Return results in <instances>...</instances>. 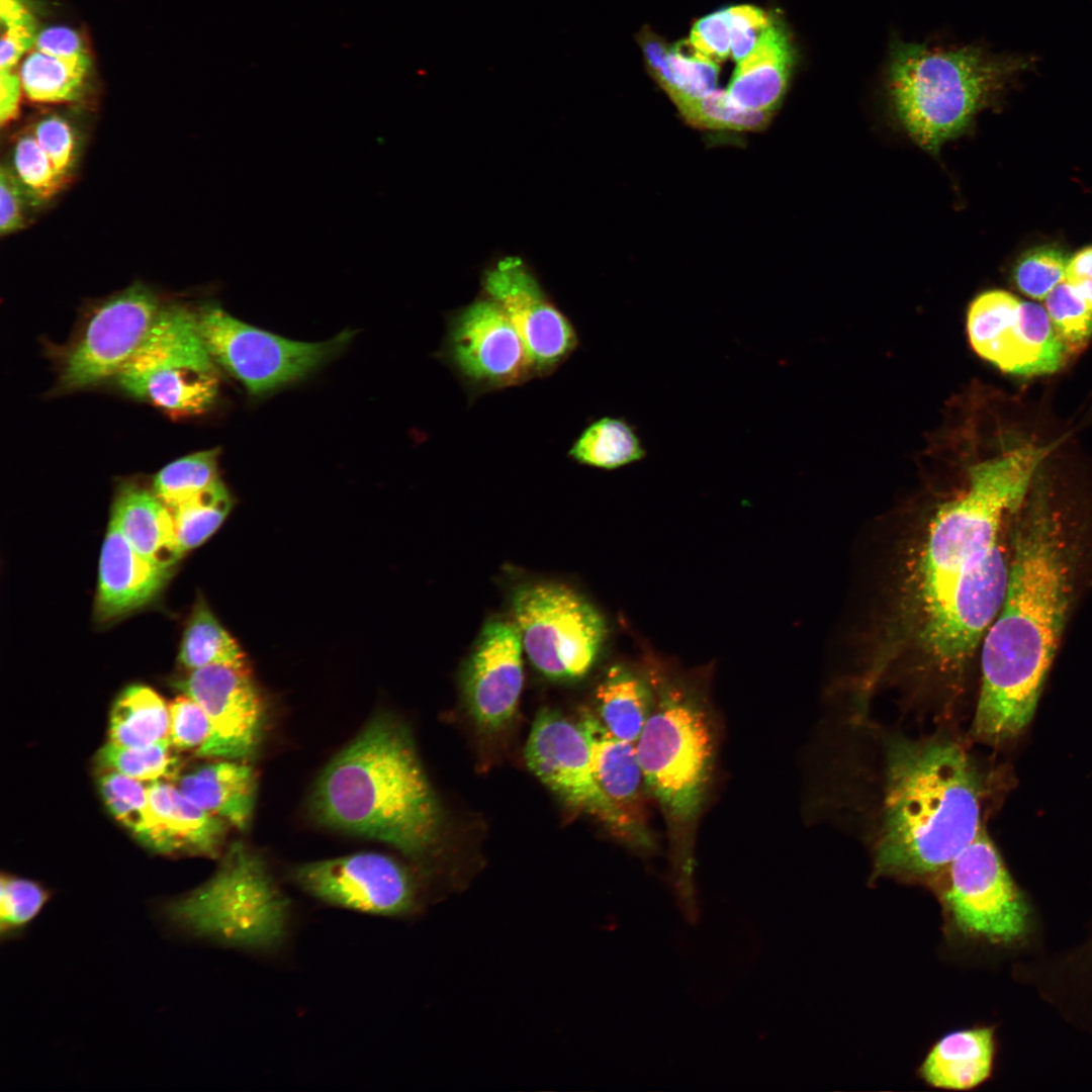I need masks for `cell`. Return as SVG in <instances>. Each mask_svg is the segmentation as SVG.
<instances>
[{
  "label": "cell",
  "mask_w": 1092,
  "mask_h": 1092,
  "mask_svg": "<svg viewBox=\"0 0 1092 1092\" xmlns=\"http://www.w3.org/2000/svg\"><path fill=\"white\" fill-rule=\"evenodd\" d=\"M0 20L2 29L36 23L35 16L25 0H0Z\"/></svg>",
  "instance_id": "cell-51"
},
{
  "label": "cell",
  "mask_w": 1092,
  "mask_h": 1092,
  "mask_svg": "<svg viewBox=\"0 0 1092 1092\" xmlns=\"http://www.w3.org/2000/svg\"><path fill=\"white\" fill-rule=\"evenodd\" d=\"M731 32V57L738 63L755 47L776 20L763 9L752 5L727 8Z\"/></svg>",
  "instance_id": "cell-44"
},
{
  "label": "cell",
  "mask_w": 1092,
  "mask_h": 1092,
  "mask_svg": "<svg viewBox=\"0 0 1092 1092\" xmlns=\"http://www.w3.org/2000/svg\"><path fill=\"white\" fill-rule=\"evenodd\" d=\"M24 196L26 194L12 169L2 166L0 174L1 235L12 234L23 226Z\"/></svg>",
  "instance_id": "cell-47"
},
{
  "label": "cell",
  "mask_w": 1092,
  "mask_h": 1092,
  "mask_svg": "<svg viewBox=\"0 0 1092 1092\" xmlns=\"http://www.w3.org/2000/svg\"><path fill=\"white\" fill-rule=\"evenodd\" d=\"M37 33L36 23L2 29L0 71H14L24 54L33 48Z\"/></svg>",
  "instance_id": "cell-48"
},
{
  "label": "cell",
  "mask_w": 1092,
  "mask_h": 1092,
  "mask_svg": "<svg viewBox=\"0 0 1092 1092\" xmlns=\"http://www.w3.org/2000/svg\"><path fill=\"white\" fill-rule=\"evenodd\" d=\"M32 135L58 173L67 179L75 162L77 147L70 122L57 114L47 115L33 125Z\"/></svg>",
  "instance_id": "cell-43"
},
{
  "label": "cell",
  "mask_w": 1092,
  "mask_h": 1092,
  "mask_svg": "<svg viewBox=\"0 0 1092 1092\" xmlns=\"http://www.w3.org/2000/svg\"><path fill=\"white\" fill-rule=\"evenodd\" d=\"M136 398L177 416L196 415L215 400L218 376L197 325V309L162 304L144 341L114 377Z\"/></svg>",
  "instance_id": "cell-8"
},
{
  "label": "cell",
  "mask_w": 1092,
  "mask_h": 1092,
  "mask_svg": "<svg viewBox=\"0 0 1092 1092\" xmlns=\"http://www.w3.org/2000/svg\"><path fill=\"white\" fill-rule=\"evenodd\" d=\"M148 790L151 820L142 842L168 854L220 853L226 821L194 804L171 781L148 783Z\"/></svg>",
  "instance_id": "cell-20"
},
{
  "label": "cell",
  "mask_w": 1092,
  "mask_h": 1092,
  "mask_svg": "<svg viewBox=\"0 0 1092 1092\" xmlns=\"http://www.w3.org/2000/svg\"><path fill=\"white\" fill-rule=\"evenodd\" d=\"M162 304L152 289L134 283L97 305L63 356L60 387L82 389L115 377L144 341Z\"/></svg>",
  "instance_id": "cell-15"
},
{
  "label": "cell",
  "mask_w": 1092,
  "mask_h": 1092,
  "mask_svg": "<svg viewBox=\"0 0 1092 1092\" xmlns=\"http://www.w3.org/2000/svg\"><path fill=\"white\" fill-rule=\"evenodd\" d=\"M1019 517L1003 605L982 644L974 735L998 744L1031 719L1057 650L1070 596V564L1059 518L1044 500Z\"/></svg>",
  "instance_id": "cell-2"
},
{
  "label": "cell",
  "mask_w": 1092,
  "mask_h": 1092,
  "mask_svg": "<svg viewBox=\"0 0 1092 1092\" xmlns=\"http://www.w3.org/2000/svg\"><path fill=\"white\" fill-rule=\"evenodd\" d=\"M1052 324L1070 352L1082 348L1092 336V308L1076 288L1064 281L1044 298Z\"/></svg>",
  "instance_id": "cell-40"
},
{
  "label": "cell",
  "mask_w": 1092,
  "mask_h": 1092,
  "mask_svg": "<svg viewBox=\"0 0 1092 1092\" xmlns=\"http://www.w3.org/2000/svg\"><path fill=\"white\" fill-rule=\"evenodd\" d=\"M33 49L69 60L92 62L81 34L68 26L56 25L39 30Z\"/></svg>",
  "instance_id": "cell-46"
},
{
  "label": "cell",
  "mask_w": 1092,
  "mask_h": 1092,
  "mask_svg": "<svg viewBox=\"0 0 1092 1092\" xmlns=\"http://www.w3.org/2000/svg\"><path fill=\"white\" fill-rule=\"evenodd\" d=\"M669 62L672 85L666 95L673 104L717 89L718 63L696 50L689 40L670 46Z\"/></svg>",
  "instance_id": "cell-39"
},
{
  "label": "cell",
  "mask_w": 1092,
  "mask_h": 1092,
  "mask_svg": "<svg viewBox=\"0 0 1092 1092\" xmlns=\"http://www.w3.org/2000/svg\"><path fill=\"white\" fill-rule=\"evenodd\" d=\"M1021 301L1004 290L980 294L968 312V333L976 352L1001 370L1029 375L1025 334L1019 322Z\"/></svg>",
  "instance_id": "cell-22"
},
{
  "label": "cell",
  "mask_w": 1092,
  "mask_h": 1092,
  "mask_svg": "<svg viewBox=\"0 0 1092 1092\" xmlns=\"http://www.w3.org/2000/svg\"><path fill=\"white\" fill-rule=\"evenodd\" d=\"M169 706L153 689L134 685L115 700L109 718L108 742L145 746L169 740Z\"/></svg>",
  "instance_id": "cell-28"
},
{
  "label": "cell",
  "mask_w": 1092,
  "mask_h": 1092,
  "mask_svg": "<svg viewBox=\"0 0 1092 1092\" xmlns=\"http://www.w3.org/2000/svg\"><path fill=\"white\" fill-rule=\"evenodd\" d=\"M522 641L514 622L494 620L481 630L463 671V694L476 724L488 731L512 719L523 688Z\"/></svg>",
  "instance_id": "cell-18"
},
{
  "label": "cell",
  "mask_w": 1092,
  "mask_h": 1092,
  "mask_svg": "<svg viewBox=\"0 0 1092 1092\" xmlns=\"http://www.w3.org/2000/svg\"><path fill=\"white\" fill-rule=\"evenodd\" d=\"M639 42L649 72L666 93L672 85V72L669 62L670 47L649 30L640 33Z\"/></svg>",
  "instance_id": "cell-49"
},
{
  "label": "cell",
  "mask_w": 1092,
  "mask_h": 1092,
  "mask_svg": "<svg viewBox=\"0 0 1092 1092\" xmlns=\"http://www.w3.org/2000/svg\"><path fill=\"white\" fill-rule=\"evenodd\" d=\"M140 554L109 520L102 544L94 617L107 625L150 605L173 573Z\"/></svg>",
  "instance_id": "cell-19"
},
{
  "label": "cell",
  "mask_w": 1092,
  "mask_h": 1092,
  "mask_svg": "<svg viewBox=\"0 0 1092 1092\" xmlns=\"http://www.w3.org/2000/svg\"><path fill=\"white\" fill-rule=\"evenodd\" d=\"M1049 454L1023 446L970 470L968 487L928 520L909 561L901 599L913 647L943 673L961 670L998 615L1009 565L998 544Z\"/></svg>",
  "instance_id": "cell-1"
},
{
  "label": "cell",
  "mask_w": 1092,
  "mask_h": 1092,
  "mask_svg": "<svg viewBox=\"0 0 1092 1092\" xmlns=\"http://www.w3.org/2000/svg\"><path fill=\"white\" fill-rule=\"evenodd\" d=\"M586 736L595 778L606 796L621 810L637 803L643 774L635 743L611 734L597 716L583 712L578 722ZM636 819V818H635Z\"/></svg>",
  "instance_id": "cell-26"
},
{
  "label": "cell",
  "mask_w": 1092,
  "mask_h": 1092,
  "mask_svg": "<svg viewBox=\"0 0 1092 1092\" xmlns=\"http://www.w3.org/2000/svg\"><path fill=\"white\" fill-rule=\"evenodd\" d=\"M219 450L209 449L179 458L156 475L153 490L168 507L182 503L220 481Z\"/></svg>",
  "instance_id": "cell-35"
},
{
  "label": "cell",
  "mask_w": 1092,
  "mask_h": 1092,
  "mask_svg": "<svg viewBox=\"0 0 1092 1092\" xmlns=\"http://www.w3.org/2000/svg\"><path fill=\"white\" fill-rule=\"evenodd\" d=\"M874 874L933 881L981 833V784L964 748L944 738L888 745Z\"/></svg>",
  "instance_id": "cell-3"
},
{
  "label": "cell",
  "mask_w": 1092,
  "mask_h": 1092,
  "mask_svg": "<svg viewBox=\"0 0 1092 1092\" xmlns=\"http://www.w3.org/2000/svg\"><path fill=\"white\" fill-rule=\"evenodd\" d=\"M324 826L421 858L434 846L441 809L406 728L378 713L318 776L309 800Z\"/></svg>",
  "instance_id": "cell-4"
},
{
  "label": "cell",
  "mask_w": 1092,
  "mask_h": 1092,
  "mask_svg": "<svg viewBox=\"0 0 1092 1092\" xmlns=\"http://www.w3.org/2000/svg\"><path fill=\"white\" fill-rule=\"evenodd\" d=\"M197 325L214 363L254 396L304 378L337 355L354 334L346 331L320 343L291 341L247 325L213 305L197 309Z\"/></svg>",
  "instance_id": "cell-10"
},
{
  "label": "cell",
  "mask_w": 1092,
  "mask_h": 1092,
  "mask_svg": "<svg viewBox=\"0 0 1092 1092\" xmlns=\"http://www.w3.org/2000/svg\"><path fill=\"white\" fill-rule=\"evenodd\" d=\"M994 1043L991 1027L948 1032L930 1048L919 1067V1075L934 1088L952 1091L974 1089L991 1074Z\"/></svg>",
  "instance_id": "cell-25"
},
{
  "label": "cell",
  "mask_w": 1092,
  "mask_h": 1092,
  "mask_svg": "<svg viewBox=\"0 0 1092 1092\" xmlns=\"http://www.w3.org/2000/svg\"><path fill=\"white\" fill-rule=\"evenodd\" d=\"M165 921L194 938L226 947L269 952L291 925V903L265 858L243 842L225 851L214 875L161 908Z\"/></svg>",
  "instance_id": "cell-6"
},
{
  "label": "cell",
  "mask_w": 1092,
  "mask_h": 1092,
  "mask_svg": "<svg viewBox=\"0 0 1092 1092\" xmlns=\"http://www.w3.org/2000/svg\"><path fill=\"white\" fill-rule=\"evenodd\" d=\"M289 876L312 898L359 913L407 917L425 907L416 876L397 859L380 852L300 863Z\"/></svg>",
  "instance_id": "cell-13"
},
{
  "label": "cell",
  "mask_w": 1092,
  "mask_h": 1092,
  "mask_svg": "<svg viewBox=\"0 0 1092 1092\" xmlns=\"http://www.w3.org/2000/svg\"><path fill=\"white\" fill-rule=\"evenodd\" d=\"M644 785L672 822L687 825L701 809L715 756L704 706L678 686L661 687L635 743Z\"/></svg>",
  "instance_id": "cell-7"
},
{
  "label": "cell",
  "mask_w": 1092,
  "mask_h": 1092,
  "mask_svg": "<svg viewBox=\"0 0 1092 1092\" xmlns=\"http://www.w3.org/2000/svg\"><path fill=\"white\" fill-rule=\"evenodd\" d=\"M440 358L471 395L535 376L526 347L504 309L486 295L448 320Z\"/></svg>",
  "instance_id": "cell-14"
},
{
  "label": "cell",
  "mask_w": 1092,
  "mask_h": 1092,
  "mask_svg": "<svg viewBox=\"0 0 1092 1092\" xmlns=\"http://www.w3.org/2000/svg\"><path fill=\"white\" fill-rule=\"evenodd\" d=\"M11 169L27 198L33 203L51 199L66 181V178L55 169L32 133L21 135L16 141L12 152Z\"/></svg>",
  "instance_id": "cell-38"
},
{
  "label": "cell",
  "mask_w": 1092,
  "mask_h": 1092,
  "mask_svg": "<svg viewBox=\"0 0 1092 1092\" xmlns=\"http://www.w3.org/2000/svg\"><path fill=\"white\" fill-rule=\"evenodd\" d=\"M234 499L220 481L175 506L168 507L181 554L197 548L222 525Z\"/></svg>",
  "instance_id": "cell-32"
},
{
  "label": "cell",
  "mask_w": 1092,
  "mask_h": 1092,
  "mask_svg": "<svg viewBox=\"0 0 1092 1092\" xmlns=\"http://www.w3.org/2000/svg\"><path fill=\"white\" fill-rule=\"evenodd\" d=\"M22 92L18 74L0 71V121L3 126L17 117Z\"/></svg>",
  "instance_id": "cell-50"
},
{
  "label": "cell",
  "mask_w": 1092,
  "mask_h": 1092,
  "mask_svg": "<svg viewBox=\"0 0 1092 1092\" xmlns=\"http://www.w3.org/2000/svg\"><path fill=\"white\" fill-rule=\"evenodd\" d=\"M176 752L170 740L145 746L107 742L97 754V763L103 770H114L146 783L172 782L181 772Z\"/></svg>",
  "instance_id": "cell-33"
},
{
  "label": "cell",
  "mask_w": 1092,
  "mask_h": 1092,
  "mask_svg": "<svg viewBox=\"0 0 1092 1092\" xmlns=\"http://www.w3.org/2000/svg\"><path fill=\"white\" fill-rule=\"evenodd\" d=\"M1039 60L1035 54L992 55L978 47L903 43L890 66L892 108L912 140L935 154L1008 85L1034 71Z\"/></svg>",
  "instance_id": "cell-5"
},
{
  "label": "cell",
  "mask_w": 1092,
  "mask_h": 1092,
  "mask_svg": "<svg viewBox=\"0 0 1092 1092\" xmlns=\"http://www.w3.org/2000/svg\"><path fill=\"white\" fill-rule=\"evenodd\" d=\"M514 624L531 664L545 677H583L607 636L600 612L572 588L553 582L523 584L511 599Z\"/></svg>",
  "instance_id": "cell-9"
},
{
  "label": "cell",
  "mask_w": 1092,
  "mask_h": 1092,
  "mask_svg": "<svg viewBox=\"0 0 1092 1092\" xmlns=\"http://www.w3.org/2000/svg\"><path fill=\"white\" fill-rule=\"evenodd\" d=\"M674 105L689 125L702 130L760 131L768 126L774 116L735 105L726 91L720 89L680 100Z\"/></svg>",
  "instance_id": "cell-34"
},
{
  "label": "cell",
  "mask_w": 1092,
  "mask_h": 1092,
  "mask_svg": "<svg viewBox=\"0 0 1092 1092\" xmlns=\"http://www.w3.org/2000/svg\"><path fill=\"white\" fill-rule=\"evenodd\" d=\"M175 688L205 711L211 737L200 757L248 761L258 749L264 705L249 666L209 664L189 670Z\"/></svg>",
  "instance_id": "cell-16"
},
{
  "label": "cell",
  "mask_w": 1092,
  "mask_h": 1092,
  "mask_svg": "<svg viewBox=\"0 0 1092 1092\" xmlns=\"http://www.w3.org/2000/svg\"><path fill=\"white\" fill-rule=\"evenodd\" d=\"M51 898L40 883L2 874L0 881V937L10 940L23 934Z\"/></svg>",
  "instance_id": "cell-36"
},
{
  "label": "cell",
  "mask_w": 1092,
  "mask_h": 1092,
  "mask_svg": "<svg viewBox=\"0 0 1092 1092\" xmlns=\"http://www.w3.org/2000/svg\"><path fill=\"white\" fill-rule=\"evenodd\" d=\"M483 288L520 335L535 376L552 373L576 349L578 338L571 322L518 260H504L487 271Z\"/></svg>",
  "instance_id": "cell-17"
},
{
  "label": "cell",
  "mask_w": 1092,
  "mask_h": 1092,
  "mask_svg": "<svg viewBox=\"0 0 1092 1092\" xmlns=\"http://www.w3.org/2000/svg\"><path fill=\"white\" fill-rule=\"evenodd\" d=\"M932 882L957 933L1010 942L1025 932L1024 899L984 829Z\"/></svg>",
  "instance_id": "cell-11"
},
{
  "label": "cell",
  "mask_w": 1092,
  "mask_h": 1092,
  "mask_svg": "<svg viewBox=\"0 0 1092 1092\" xmlns=\"http://www.w3.org/2000/svg\"><path fill=\"white\" fill-rule=\"evenodd\" d=\"M794 61L790 35L776 19L737 63L725 90L729 99L745 110L774 115L787 92Z\"/></svg>",
  "instance_id": "cell-21"
},
{
  "label": "cell",
  "mask_w": 1092,
  "mask_h": 1092,
  "mask_svg": "<svg viewBox=\"0 0 1092 1092\" xmlns=\"http://www.w3.org/2000/svg\"><path fill=\"white\" fill-rule=\"evenodd\" d=\"M1068 258L1054 246L1034 247L1024 252L1012 270L1016 287L1034 299H1044L1060 283L1066 280Z\"/></svg>",
  "instance_id": "cell-41"
},
{
  "label": "cell",
  "mask_w": 1092,
  "mask_h": 1092,
  "mask_svg": "<svg viewBox=\"0 0 1092 1092\" xmlns=\"http://www.w3.org/2000/svg\"><path fill=\"white\" fill-rule=\"evenodd\" d=\"M178 660L188 670L209 664L248 665L236 639L203 598H198L183 632Z\"/></svg>",
  "instance_id": "cell-31"
},
{
  "label": "cell",
  "mask_w": 1092,
  "mask_h": 1092,
  "mask_svg": "<svg viewBox=\"0 0 1092 1092\" xmlns=\"http://www.w3.org/2000/svg\"><path fill=\"white\" fill-rule=\"evenodd\" d=\"M652 688L639 672L611 666L595 693L599 720L614 736L636 743L655 704Z\"/></svg>",
  "instance_id": "cell-27"
},
{
  "label": "cell",
  "mask_w": 1092,
  "mask_h": 1092,
  "mask_svg": "<svg viewBox=\"0 0 1092 1092\" xmlns=\"http://www.w3.org/2000/svg\"><path fill=\"white\" fill-rule=\"evenodd\" d=\"M525 759L530 770L569 806L597 818L636 844L649 845L643 824L617 807L599 786L589 745L579 723L543 708L533 722Z\"/></svg>",
  "instance_id": "cell-12"
},
{
  "label": "cell",
  "mask_w": 1092,
  "mask_h": 1092,
  "mask_svg": "<svg viewBox=\"0 0 1092 1092\" xmlns=\"http://www.w3.org/2000/svg\"><path fill=\"white\" fill-rule=\"evenodd\" d=\"M645 455L646 450L631 425L613 417L590 423L568 450V456L575 462L607 470L637 462Z\"/></svg>",
  "instance_id": "cell-30"
},
{
  "label": "cell",
  "mask_w": 1092,
  "mask_h": 1092,
  "mask_svg": "<svg viewBox=\"0 0 1092 1092\" xmlns=\"http://www.w3.org/2000/svg\"><path fill=\"white\" fill-rule=\"evenodd\" d=\"M110 520L130 545L151 561L174 567L183 557L171 512L153 489L130 482L121 484L114 495Z\"/></svg>",
  "instance_id": "cell-24"
},
{
  "label": "cell",
  "mask_w": 1092,
  "mask_h": 1092,
  "mask_svg": "<svg viewBox=\"0 0 1092 1092\" xmlns=\"http://www.w3.org/2000/svg\"><path fill=\"white\" fill-rule=\"evenodd\" d=\"M172 782L190 801L230 825L241 830L249 826L258 785L247 761L217 758L180 772Z\"/></svg>",
  "instance_id": "cell-23"
},
{
  "label": "cell",
  "mask_w": 1092,
  "mask_h": 1092,
  "mask_svg": "<svg viewBox=\"0 0 1092 1092\" xmlns=\"http://www.w3.org/2000/svg\"><path fill=\"white\" fill-rule=\"evenodd\" d=\"M169 712L171 745L177 751L200 757L212 733L205 711L195 700L182 694L169 704Z\"/></svg>",
  "instance_id": "cell-42"
},
{
  "label": "cell",
  "mask_w": 1092,
  "mask_h": 1092,
  "mask_svg": "<svg viewBox=\"0 0 1092 1092\" xmlns=\"http://www.w3.org/2000/svg\"><path fill=\"white\" fill-rule=\"evenodd\" d=\"M92 62L56 57L33 49L23 60L19 77L25 96L36 103L73 102L82 98Z\"/></svg>",
  "instance_id": "cell-29"
},
{
  "label": "cell",
  "mask_w": 1092,
  "mask_h": 1092,
  "mask_svg": "<svg viewBox=\"0 0 1092 1092\" xmlns=\"http://www.w3.org/2000/svg\"><path fill=\"white\" fill-rule=\"evenodd\" d=\"M1086 280H1092V246L1076 253L1066 268V281L1072 285Z\"/></svg>",
  "instance_id": "cell-52"
},
{
  "label": "cell",
  "mask_w": 1092,
  "mask_h": 1092,
  "mask_svg": "<svg viewBox=\"0 0 1092 1092\" xmlns=\"http://www.w3.org/2000/svg\"><path fill=\"white\" fill-rule=\"evenodd\" d=\"M689 41L706 57L720 63L731 56V32L727 8L700 18Z\"/></svg>",
  "instance_id": "cell-45"
},
{
  "label": "cell",
  "mask_w": 1092,
  "mask_h": 1092,
  "mask_svg": "<svg viewBox=\"0 0 1092 1092\" xmlns=\"http://www.w3.org/2000/svg\"><path fill=\"white\" fill-rule=\"evenodd\" d=\"M114 770H104L99 791L111 815L139 840L149 828L151 809L148 784Z\"/></svg>",
  "instance_id": "cell-37"
}]
</instances>
